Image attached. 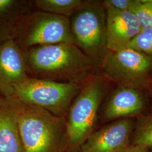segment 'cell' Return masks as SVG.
<instances>
[{"label": "cell", "mask_w": 152, "mask_h": 152, "mask_svg": "<svg viewBox=\"0 0 152 152\" xmlns=\"http://www.w3.org/2000/svg\"><path fill=\"white\" fill-rule=\"evenodd\" d=\"M99 74L110 82L143 88L152 72V56L130 48L107 51L99 68Z\"/></svg>", "instance_id": "obj_7"}, {"label": "cell", "mask_w": 152, "mask_h": 152, "mask_svg": "<svg viewBox=\"0 0 152 152\" xmlns=\"http://www.w3.org/2000/svg\"><path fill=\"white\" fill-rule=\"evenodd\" d=\"M133 0H105L103 1L104 7L117 10H129Z\"/></svg>", "instance_id": "obj_18"}, {"label": "cell", "mask_w": 152, "mask_h": 152, "mask_svg": "<svg viewBox=\"0 0 152 152\" xmlns=\"http://www.w3.org/2000/svg\"><path fill=\"white\" fill-rule=\"evenodd\" d=\"M109 82L100 74H96L73 101L65 117L66 145L71 151H79L95 131L98 112Z\"/></svg>", "instance_id": "obj_3"}, {"label": "cell", "mask_w": 152, "mask_h": 152, "mask_svg": "<svg viewBox=\"0 0 152 152\" xmlns=\"http://www.w3.org/2000/svg\"><path fill=\"white\" fill-rule=\"evenodd\" d=\"M82 2V0H33L36 9L68 18Z\"/></svg>", "instance_id": "obj_14"}, {"label": "cell", "mask_w": 152, "mask_h": 152, "mask_svg": "<svg viewBox=\"0 0 152 152\" xmlns=\"http://www.w3.org/2000/svg\"><path fill=\"white\" fill-rule=\"evenodd\" d=\"M129 11L135 17L141 29L152 27V0H133Z\"/></svg>", "instance_id": "obj_16"}, {"label": "cell", "mask_w": 152, "mask_h": 152, "mask_svg": "<svg viewBox=\"0 0 152 152\" xmlns=\"http://www.w3.org/2000/svg\"><path fill=\"white\" fill-rule=\"evenodd\" d=\"M12 39L22 51L42 45L73 44L68 18L37 9L22 18Z\"/></svg>", "instance_id": "obj_6"}, {"label": "cell", "mask_w": 152, "mask_h": 152, "mask_svg": "<svg viewBox=\"0 0 152 152\" xmlns=\"http://www.w3.org/2000/svg\"><path fill=\"white\" fill-rule=\"evenodd\" d=\"M86 83H60L28 77L15 87L11 97L22 103L65 117L73 101Z\"/></svg>", "instance_id": "obj_5"}, {"label": "cell", "mask_w": 152, "mask_h": 152, "mask_svg": "<svg viewBox=\"0 0 152 152\" xmlns=\"http://www.w3.org/2000/svg\"><path fill=\"white\" fill-rule=\"evenodd\" d=\"M1 98H2V97H1V96H0V99H1Z\"/></svg>", "instance_id": "obj_21"}, {"label": "cell", "mask_w": 152, "mask_h": 152, "mask_svg": "<svg viewBox=\"0 0 152 152\" xmlns=\"http://www.w3.org/2000/svg\"><path fill=\"white\" fill-rule=\"evenodd\" d=\"M135 127L132 118L110 122L95 130L82 145L79 152H120L131 144Z\"/></svg>", "instance_id": "obj_8"}, {"label": "cell", "mask_w": 152, "mask_h": 152, "mask_svg": "<svg viewBox=\"0 0 152 152\" xmlns=\"http://www.w3.org/2000/svg\"><path fill=\"white\" fill-rule=\"evenodd\" d=\"M28 77L23 51L11 39L0 45V96L9 98Z\"/></svg>", "instance_id": "obj_9"}, {"label": "cell", "mask_w": 152, "mask_h": 152, "mask_svg": "<svg viewBox=\"0 0 152 152\" xmlns=\"http://www.w3.org/2000/svg\"><path fill=\"white\" fill-rule=\"evenodd\" d=\"M148 85H149V88L150 90V92H151V96H152V76L151 77V78H150Z\"/></svg>", "instance_id": "obj_20"}, {"label": "cell", "mask_w": 152, "mask_h": 152, "mask_svg": "<svg viewBox=\"0 0 152 152\" xmlns=\"http://www.w3.org/2000/svg\"><path fill=\"white\" fill-rule=\"evenodd\" d=\"M104 8L106 11L108 50L116 51L126 48L131 41L141 30L135 17L129 10Z\"/></svg>", "instance_id": "obj_11"}, {"label": "cell", "mask_w": 152, "mask_h": 152, "mask_svg": "<svg viewBox=\"0 0 152 152\" xmlns=\"http://www.w3.org/2000/svg\"><path fill=\"white\" fill-rule=\"evenodd\" d=\"M131 144L152 148V113L142 117L135 126Z\"/></svg>", "instance_id": "obj_15"}, {"label": "cell", "mask_w": 152, "mask_h": 152, "mask_svg": "<svg viewBox=\"0 0 152 152\" xmlns=\"http://www.w3.org/2000/svg\"><path fill=\"white\" fill-rule=\"evenodd\" d=\"M145 100L141 89L118 85L109 95L102 112V120L110 122L132 117L141 113L145 108Z\"/></svg>", "instance_id": "obj_10"}, {"label": "cell", "mask_w": 152, "mask_h": 152, "mask_svg": "<svg viewBox=\"0 0 152 152\" xmlns=\"http://www.w3.org/2000/svg\"><path fill=\"white\" fill-rule=\"evenodd\" d=\"M75 45L98 67L107 53L106 11L100 1H83L69 18Z\"/></svg>", "instance_id": "obj_4"}, {"label": "cell", "mask_w": 152, "mask_h": 152, "mask_svg": "<svg viewBox=\"0 0 152 152\" xmlns=\"http://www.w3.org/2000/svg\"><path fill=\"white\" fill-rule=\"evenodd\" d=\"M35 9L33 0H0V45L12 39L22 18Z\"/></svg>", "instance_id": "obj_13"}, {"label": "cell", "mask_w": 152, "mask_h": 152, "mask_svg": "<svg viewBox=\"0 0 152 152\" xmlns=\"http://www.w3.org/2000/svg\"><path fill=\"white\" fill-rule=\"evenodd\" d=\"M126 48L152 56V27L141 29Z\"/></svg>", "instance_id": "obj_17"}, {"label": "cell", "mask_w": 152, "mask_h": 152, "mask_svg": "<svg viewBox=\"0 0 152 152\" xmlns=\"http://www.w3.org/2000/svg\"><path fill=\"white\" fill-rule=\"evenodd\" d=\"M0 152H23L15 100L0 99Z\"/></svg>", "instance_id": "obj_12"}, {"label": "cell", "mask_w": 152, "mask_h": 152, "mask_svg": "<svg viewBox=\"0 0 152 152\" xmlns=\"http://www.w3.org/2000/svg\"><path fill=\"white\" fill-rule=\"evenodd\" d=\"M15 100L23 152H63L67 147L65 117Z\"/></svg>", "instance_id": "obj_2"}, {"label": "cell", "mask_w": 152, "mask_h": 152, "mask_svg": "<svg viewBox=\"0 0 152 152\" xmlns=\"http://www.w3.org/2000/svg\"><path fill=\"white\" fill-rule=\"evenodd\" d=\"M120 152H150L149 149L140 147L137 145H135L132 144H130L129 146L126 147L122 151Z\"/></svg>", "instance_id": "obj_19"}, {"label": "cell", "mask_w": 152, "mask_h": 152, "mask_svg": "<svg viewBox=\"0 0 152 152\" xmlns=\"http://www.w3.org/2000/svg\"><path fill=\"white\" fill-rule=\"evenodd\" d=\"M23 51L27 75L33 78L83 83L99 71L92 60L74 44L42 45Z\"/></svg>", "instance_id": "obj_1"}]
</instances>
